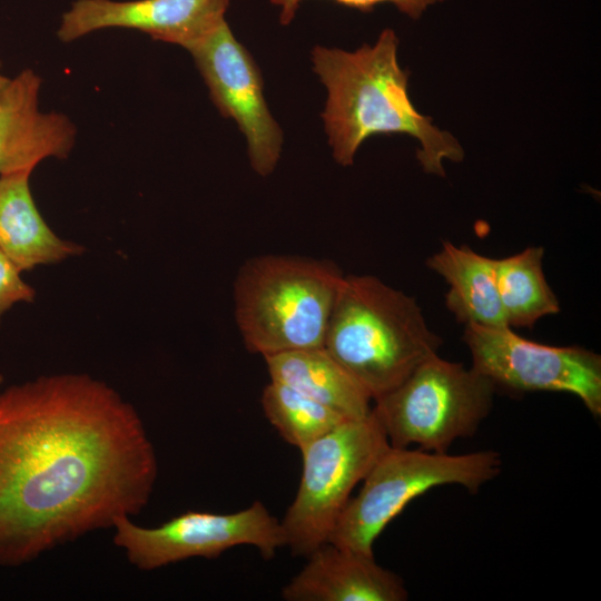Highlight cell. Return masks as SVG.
<instances>
[{
    "label": "cell",
    "instance_id": "cell-1",
    "mask_svg": "<svg viewBox=\"0 0 601 601\" xmlns=\"http://www.w3.org/2000/svg\"><path fill=\"white\" fill-rule=\"evenodd\" d=\"M158 474L136 408L87 374L0 392V566L138 514Z\"/></svg>",
    "mask_w": 601,
    "mask_h": 601
},
{
    "label": "cell",
    "instance_id": "cell-2",
    "mask_svg": "<svg viewBox=\"0 0 601 601\" xmlns=\"http://www.w3.org/2000/svg\"><path fill=\"white\" fill-rule=\"evenodd\" d=\"M398 43L395 31L384 29L373 46L364 43L354 51L313 48V70L327 92L322 118L333 158L351 166L371 136L405 134L420 142L416 158L423 170L445 177L443 162H461L464 149L451 132L414 107L410 73L397 60Z\"/></svg>",
    "mask_w": 601,
    "mask_h": 601
},
{
    "label": "cell",
    "instance_id": "cell-3",
    "mask_svg": "<svg viewBox=\"0 0 601 601\" xmlns=\"http://www.w3.org/2000/svg\"><path fill=\"white\" fill-rule=\"evenodd\" d=\"M441 345L414 297L372 275L343 276L323 346L373 401L398 386Z\"/></svg>",
    "mask_w": 601,
    "mask_h": 601
},
{
    "label": "cell",
    "instance_id": "cell-4",
    "mask_svg": "<svg viewBox=\"0 0 601 601\" xmlns=\"http://www.w3.org/2000/svg\"><path fill=\"white\" fill-rule=\"evenodd\" d=\"M343 276L323 259L263 255L246 260L234 284L245 347L264 357L323 346Z\"/></svg>",
    "mask_w": 601,
    "mask_h": 601
},
{
    "label": "cell",
    "instance_id": "cell-5",
    "mask_svg": "<svg viewBox=\"0 0 601 601\" xmlns=\"http://www.w3.org/2000/svg\"><path fill=\"white\" fill-rule=\"evenodd\" d=\"M501 467V456L494 451L451 455L390 445L363 479L359 492L346 503L328 542L373 555L375 540L415 497L444 484L475 493Z\"/></svg>",
    "mask_w": 601,
    "mask_h": 601
},
{
    "label": "cell",
    "instance_id": "cell-6",
    "mask_svg": "<svg viewBox=\"0 0 601 601\" xmlns=\"http://www.w3.org/2000/svg\"><path fill=\"white\" fill-rule=\"evenodd\" d=\"M495 391L472 366L435 354L375 400L372 412L391 446L416 444L424 451L447 453L456 440L475 434L492 410Z\"/></svg>",
    "mask_w": 601,
    "mask_h": 601
},
{
    "label": "cell",
    "instance_id": "cell-7",
    "mask_svg": "<svg viewBox=\"0 0 601 601\" xmlns=\"http://www.w3.org/2000/svg\"><path fill=\"white\" fill-rule=\"evenodd\" d=\"M390 446L371 413L348 420L300 450L303 470L293 503L280 522L285 546L307 556L328 542L356 484Z\"/></svg>",
    "mask_w": 601,
    "mask_h": 601
},
{
    "label": "cell",
    "instance_id": "cell-8",
    "mask_svg": "<svg viewBox=\"0 0 601 601\" xmlns=\"http://www.w3.org/2000/svg\"><path fill=\"white\" fill-rule=\"evenodd\" d=\"M112 529L115 544L144 571L190 558L215 559L238 545L254 546L269 560L285 546L280 522L259 501L235 513L189 511L156 528H144L121 516Z\"/></svg>",
    "mask_w": 601,
    "mask_h": 601
},
{
    "label": "cell",
    "instance_id": "cell-9",
    "mask_svg": "<svg viewBox=\"0 0 601 601\" xmlns=\"http://www.w3.org/2000/svg\"><path fill=\"white\" fill-rule=\"evenodd\" d=\"M472 367L496 387L514 392H564L601 415V356L582 346H550L509 326L465 325Z\"/></svg>",
    "mask_w": 601,
    "mask_h": 601
},
{
    "label": "cell",
    "instance_id": "cell-10",
    "mask_svg": "<svg viewBox=\"0 0 601 601\" xmlns=\"http://www.w3.org/2000/svg\"><path fill=\"white\" fill-rule=\"evenodd\" d=\"M191 55L218 111L244 134L253 170L267 177L283 149V130L264 96L260 70L225 20L191 47Z\"/></svg>",
    "mask_w": 601,
    "mask_h": 601
},
{
    "label": "cell",
    "instance_id": "cell-11",
    "mask_svg": "<svg viewBox=\"0 0 601 601\" xmlns=\"http://www.w3.org/2000/svg\"><path fill=\"white\" fill-rule=\"evenodd\" d=\"M230 0H76L60 21L62 42L108 28L144 32L187 51L226 20Z\"/></svg>",
    "mask_w": 601,
    "mask_h": 601
},
{
    "label": "cell",
    "instance_id": "cell-12",
    "mask_svg": "<svg viewBox=\"0 0 601 601\" xmlns=\"http://www.w3.org/2000/svg\"><path fill=\"white\" fill-rule=\"evenodd\" d=\"M41 78L27 68L0 92V175L33 170L47 158H67L77 129L63 114L39 107Z\"/></svg>",
    "mask_w": 601,
    "mask_h": 601
},
{
    "label": "cell",
    "instance_id": "cell-13",
    "mask_svg": "<svg viewBox=\"0 0 601 601\" xmlns=\"http://www.w3.org/2000/svg\"><path fill=\"white\" fill-rule=\"evenodd\" d=\"M304 568L282 589L287 601H404L403 580L365 554L329 542L307 555Z\"/></svg>",
    "mask_w": 601,
    "mask_h": 601
},
{
    "label": "cell",
    "instance_id": "cell-14",
    "mask_svg": "<svg viewBox=\"0 0 601 601\" xmlns=\"http://www.w3.org/2000/svg\"><path fill=\"white\" fill-rule=\"evenodd\" d=\"M32 170L0 175V250L21 270L52 265L83 253V247L57 236L35 203Z\"/></svg>",
    "mask_w": 601,
    "mask_h": 601
},
{
    "label": "cell",
    "instance_id": "cell-15",
    "mask_svg": "<svg viewBox=\"0 0 601 601\" xmlns=\"http://www.w3.org/2000/svg\"><path fill=\"white\" fill-rule=\"evenodd\" d=\"M270 380L284 383L346 420L366 417L371 396L324 346L264 356Z\"/></svg>",
    "mask_w": 601,
    "mask_h": 601
},
{
    "label": "cell",
    "instance_id": "cell-16",
    "mask_svg": "<svg viewBox=\"0 0 601 601\" xmlns=\"http://www.w3.org/2000/svg\"><path fill=\"white\" fill-rule=\"evenodd\" d=\"M494 258L466 245L443 242L426 266L449 285L445 306L464 325L508 326L495 280Z\"/></svg>",
    "mask_w": 601,
    "mask_h": 601
},
{
    "label": "cell",
    "instance_id": "cell-17",
    "mask_svg": "<svg viewBox=\"0 0 601 601\" xmlns=\"http://www.w3.org/2000/svg\"><path fill=\"white\" fill-rule=\"evenodd\" d=\"M544 248L530 246L495 260V280L509 327L531 328L540 318L560 312L559 299L543 272Z\"/></svg>",
    "mask_w": 601,
    "mask_h": 601
},
{
    "label": "cell",
    "instance_id": "cell-18",
    "mask_svg": "<svg viewBox=\"0 0 601 601\" xmlns=\"http://www.w3.org/2000/svg\"><path fill=\"white\" fill-rule=\"evenodd\" d=\"M260 403L282 439L299 451L348 421L324 404L273 380L264 387Z\"/></svg>",
    "mask_w": 601,
    "mask_h": 601
},
{
    "label": "cell",
    "instance_id": "cell-19",
    "mask_svg": "<svg viewBox=\"0 0 601 601\" xmlns=\"http://www.w3.org/2000/svg\"><path fill=\"white\" fill-rule=\"evenodd\" d=\"M270 3L279 9V22L283 26L289 24L304 0H269ZM337 4L357 9L363 12L372 11L376 6L382 3H391L396 9L414 20L421 16L433 4L445 0H332Z\"/></svg>",
    "mask_w": 601,
    "mask_h": 601
},
{
    "label": "cell",
    "instance_id": "cell-20",
    "mask_svg": "<svg viewBox=\"0 0 601 601\" xmlns=\"http://www.w3.org/2000/svg\"><path fill=\"white\" fill-rule=\"evenodd\" d=\"M21 270L0 250V323L3 315L18 303H31L35 289L27 284Z\"/></svg>",
    "mask_w": 601,
    "mask_h": 601
},
{
    "label": "cell",
    "instance_id": "cell-21",
    "mask_svg": "<svg viewBox=\"0 0 601 601\" xmlns=\"http://www.w3.org/2000/svg\"><path fill=\"white\" fill-rule=\"evenodd\" d=\"M9 78L6 77L2 72H1V62H0V92L1 90L3 89V87L7 85Z\"/></svg>",
    "mask_w": 601,
    "mask_h": 601
},
{
    "label": "cell",
    "instance_id": "cell-22",
    "mask_svg": "<svg viewBox=\"0 0 601 601\" xmlns=\"http://www.w3.org/2000/svg\"><path fill=\"white\" fill-rule=\"evenodd\" d=\"M2 382H3V377L0 375V386H1Z\"/></svg>",
    "mask_w": 601,
    "mask_h": 601
}]
</instances>
